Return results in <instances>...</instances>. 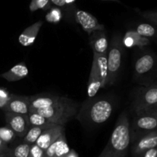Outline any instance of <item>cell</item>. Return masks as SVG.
Wrapping results in <instances>:
<instances>
[{"label":"cell","mask_w":157,"mask_h":157,"mask_svg":"<svg viewBox=\"0 0 157 157\" xmlns=\"http://www.w3.org/2000/svg\"><path fill=\"white\" fill-rule=\"evenodd\" d=\"M100 89H101V79H100L99 74L97 70L95 64L93 62L91 69H90V76H89L88 86H87L88 97H90V98L94 97Z\"/></svg>","instance_id":"d6986e66"},{"label":"cell","mask_w":157,"mask_h":157,"mask_svg":"<svg viewBox=\"0 0 157 157\" xmlns=\"http://www.w3.org/2000/svg\"><path fill=\"white\" fill-rule=\"evenodd\" d=\"M75 20L89 35L95 31L105 29L104 25L101 24L94 15L86 11L77 10L75 12Z\"/></svg>","instance_id":"9c48e42d"},{"label":"cell","mask_w":157,"mask_h":157,"mask_svg":"<svg viewBox=\"0 0 157 157\" xmlns=\"http://www.w3.org/2000/svg\"><path fill=\"white\" fill-rule=\"evenodd\" d=\"M28 119H29L30 127L32 126H46L54 124L50 120L41 115L36 111H29V114H28Z\"/></svg>","instance_id":"44dd1931"},{"label":"cell","mask_w":157,"mask_h":157,"mask_svg":"<svg viewBox=\"0 0 157 157\" xmlns=\"http://www.w3.org/2000/svg\"><path fill=\"white\" fill-rule=\"evenodd\" d=\"M28 74H29V69L25 63L21 62L14 66L9 71L0 75V77L9 82H16L25 78Z\"/></svg>","instance_id":"9a60e30c"},{"label":"cell","mask_w":157,"mask_h":157,"mask_svg":"<svg viewBox=\"0 0 157 157\" xmlns=\"http://www.w3.org/2000/svg\"><path fill=\"white\" fill-rule=\"evenodd\" d=\"M10 96L11 94H9L7 89L0 88V109H3L6 106Z\"/></svg>","instance_id":"83f0119b"},{"label":"cell","mask_w":157,"mask_h":157,"mask_svg":"<svg viewBox=\"0 0 157 157\" xmlns=\"http://www.w3.org/2000/svg\"><path fill=\"white\" fill-rule=\"evenodd\" d=\"M50 1L51 2H52L58 7H64L65 6H67L65 0H50Z\"/></svg>","instance_id":"1f68e13d"},{"label":"cell","mask_w":157,"mask_h":157,"mask_svg":"<svg viewBox=\"0 0 157 157\" xmlns=\"http://www.w3.org/2000/svg\"><path fill=\"white\" fill-rule=\"evenodd\" d=\"M29 111H36L54 124L64 126L78 114L79 105L67 97L39 95L29 97Z\"/></svg>","instance_id":"6da1fadb"},{"label":"cell","mask_w":157,"mask_h":157,"mask_svg":"<svg viewBox=\"0 0 157 157\" xmlns=\"http://www.w3.org/2000/svg\"><path fill=\"white\" fill-rule=\"evenodd\" d=\"M139 157H157V149L156 147L152 148L149 150L146 151Z\"/></svg>","instance_id":"4dcf8cb0"},{"label":"cell","mask_w":157,"mask_h":157,"mask_svg":"<svg viewBox=\"0 0 157 157\" xmlns=\"http://www.w3.org/2000/svg\"><path fill=\"white\" fill-rule=\"evenodd\" d=\"M9 147L8 146V143H5L3 140L0 139V153L3 155H6L7 157L8 151H9Z\"/></svg>","instance_id":"f546056e"},{"label":"cell","mask_w":157,"mask_h":157,"mask_svg":"<svg viewBox=\"0 0 157 157\" xmlns=\"http://www.w3.org/2000/svg\"><path fill=\"white\" fill-rule=\"evenodd\" d=\"M51 8L50 0H32L29 5V9L31 12H35L38 9L47 10Z\"/></svg>","instance_id":"cb8c5ba5"},{"label":"cell","mask_w":157,"mask_h":157,"mask_svg":"<svg viewBox=\"0 0 157 157\" xmlns=\"http://www.w3.org/2000/svg\"><path fill=\"white\" fill-rule=\"evenodd\" d=\"M64 157H78V154L75 152V151L70 150Z\"/></svg>","instance_id":"d6a6232c"},{"label":"cell","mask_w":157,"mask_h":157,"mask_svg":"<svg viewBox=\"0 0 157 157\" xmlns=\"http://www.w3.org/2000/svg\"><path fill=\"white\" fill-rule=\"evenodd\" d=\"M2 109L5 112H13L27 115L30 110L29 97L11 94L9 102Z\"/></svg>","instance_id":"8fae6325"},{"label":"cell","mask_w":157,"mask_h":157,"mask_svg":"<svg viewBox=\"0 0 157 157\" xmlns=\"http://www.w3.org/2000/svg\"><path fill=\"white\" fill-rule=\"evenodd\" d=\"M54 125V124H53ZM52 126V125H51ZM50 126H32L29 128V131L27 133L25 134L24 137H23V143H27V144L32 145L35 143L38 137L41 134V132L49 127Z\"/></svg>","instance_id":"ffe728a7"},{"label":"cell","mask_w":157,"mask_h":157,"mask_svg":"<svg viewBox=\"0 0 157 157\" xmlns=\"http://www.w3.org/2000/svg\"><path fill=\"white\" fill-rule=\"evenodd\" d=\"M131 152L133 157H139L144 152L157 146V132L152 131L147 134L140 135L137 139L132 142Z\"/></svg>","instance_id":"ba28073f"},{"label":"cell","mask_w":157,"mask_h":157,"mask_svg":"<svg viewBox=\"0 0 157 157\" xmlns=\"http://www.w3.org/2000/svg\"><path fill=\"white\" fill-rule=\"evenodd\" d=\"M5 118L7 126L15 132V135L18 137H24L30 128L28 115L6 112Z\"/></svg>","instance_id":"52a82bcc"},{"label":"cell","mask_w":157,"mask_h":157,"mask_svg":"<svg viewBox=\"0 0 157 157\" xmlns=\"http://www.w3.org/2000/svg\"><path fill=\"white\" fill-rule=\"evenodd\" d=\"M62 18V13L61 9L58 8H52L46 15V21L50 23H58Z\"/></svg>","instance_id":"d4e9b609"},{"label":"cell","mask_w":157,"mask_h":157,"mask_svg":"<svg viewBox=\"0 0 157 157\" xmlns=\"http://www.w3.org/2000/svg\"><path fill=\"white\" fill-rule=\"evenodd\" d=\"M44 151L41 149L35 143L32 144L30 146V150L28 157H43Z\"/></svg>","instance_id":"4316f807"},{"label":"cell","mask_w":157,"mask_h":157,"mask_svg":"<svg viewBox=\"0 0 157 157\" xmlns=\"http://www.w3.org/2000/svg\"><path fill=\"white\" fill-rule=\"evenodd\" d=\"M64 133V126L54 124L41 132L37 141L35 142V144L39 146L41 149L45 151L51 144H52L60 135Z\"/></svg>","instance_id":"30bf717a"},{"label":"cell","mask_w":157,"mask_h":157,"mask_svg":"<svg viewBox=\"0 0 157 157\" xmlns=\"http://www.w3.org/2000/svg\"><path fill=\"white\" fill-rule=\"evenodd\" d=\"M104 1H112V2H121L119 0H104Z\"/></svg>","instance_id":"e575fe53"},{"label":"cell","mask_w":157,"mask_h":157,"mask_svg":"<svg viewBox=\"0 0 157 157\" xmlns=\"http://www.w3.org/2000/svg\"><path fill=\"white\" fill-rule=\"evenodd\" d=\"M42 25V21H38L26 28L18 37V42L20 44L23 46H32L36 39L37 35Z\"/></svg>","instance_id":"5bb4252c"},{"label":"cell","mask_w":157,"mask_h":157,"mask_svg":"<svg viewBox=\"0 0 157 157\" xmlns=\"http://www.w3.org/2000/svg\"><path fill=\"white\" fill-rule=\"evenodd\" d=\"M155 64L154 56L151 53H146L140 56L135 63V71L140 75L150 72Z\"/></svg>","instance_id":"ac0fdd59"},{"label":"cell","mask_w":157,"mask_h":157,"mask_svg":"<svg viewBox=\"0 0 157 157\" xmlns=\"http://www.w3.org/2000/svg\"><path fill=\"white\" fill-rule=\"evenodd\" d=\"M70 151L66 140L65 134L60 135L44 151V157H64Z\"/></svg>","instance_id":"4fadbf2b"},{"label":"cell","mask_w":157,"mask_h":157,"mask_svg":"<svg viewBox=\"0 0 157 157\" xmlns=\"http://www.w3.org/2000/svg\"><path fill=\"white\" fill-rule=\"evenodd\" d=\"M30 146L31 145L23 143L13 148H9L7 157H28Z\"/></svg>","instance_id":"7402d4cb"},{"label":"cell","mask_w":157,"mask_h":157,"mask_svg":"<svg viewBox=\"0 0 157 157\" xmlns=\"http://www.w3.org/2000/svg\"><path fill=\"white\" fill-rule=\"evenodd\" d=\"M157 88L156 85L138 89L133 101V109L136 115L156 112Z\"/></svg>","instance_id":"5b68a950"},{"label":"cell","mask_w":157,"mask_h":157,"mask_svg":"<svg viewBox=\"0 0 157 157\" xmlns=\"http://www.w3.org/2000/svg\"><path fill=\"white\" fill-rule=\"evenodd\" d=\"M140 12L142 16H144V18H146L147 19L150 20V21L153 22L155 25L156 24V18H157V14L156 12H150V11H148V12Z\"/></svg>","instance_id":"f1b7e54d"},{"label":"cell","mask_w":157,"mask_h":157,"mask_svg":"<svg viewBox=\"0 0 157 157\" xmlns=\"http://www.w3.org/2000/svg\"><path fill=\"white\" fill-rule=\"evenodd\" d=\"M16 136L15 132L9 127V126H3L0 127V139L6 143H9L13 141L15 137Z\"/></svg>","instance_id":"484cf974"},{"label":"cell","mask_w":157,"mask_h":157,"mask_svg":"<svg viewBox=\"0 0 157 157\" xmlns=\"http://www.w3.org/2000/svg\"><path fill=\"white\" fill-rule=\"evenodd\" d=\"M90 45L94 54H107L108 49V40L105 31L98 30L90 35Z\"/></svg>","instance_id":"7c38bea8"},{"label":"cell","mask_w":157,"mask_h":157,"mask_svg":"<svg viewBox=\"0 0 157 157\" xmlns=\"http://www.w3.org/2000/svg\"><path fill=\"white\" fill-rule=\"evenodd\" d=\"M113 110V103L110 99L92 97L84 103L76 117L84 125L100 126L108 120Z\"/></svg>","instance_id":"3957f363"},{"label":"cell","mask_w":157,"mask_h":157,"mask_svg":"<svg viewBox=\"0 0 157 157\" xmlns=\"http://www.w3.org/2000/svg\"><path fill=\"white\" fill-rule=\"evenodd\" d=\"M93 62L95 64L100 79H101V88L106 86L107 78V54L98 55L94 53Z\"/></svg>","instance_id":"e0dca14e"},{"label":"cell","mask_w":157,"mask_h":157,"mask_svg":"<svg viewBox=\"0 0 157 157\" xmlns=\"http://www.w3.org/2000/svg\"><path fill=\"white\" fill-rule=\"evenodd\" d=\"M135 31L141 36L147 37V38L153 37L156 34L155 28L152 25L148 24V23H140L138 25Z\"/></svg>","instance_id":"603a6c76"},{"label":"cell","mask_w":157,"mask_h":157,"mask_svg":"<svg viewBox=\"0 0 157 157\" xmlns=\"http://www.w3.org/2000/svg\"><path fill=\"white\" fill-rule=\"evenodd\" d=\"M130 144V121L126 111L120 115L107 146L98 157H127Z\"/></svg>","instance_id":"7a4b0ae2"},{"label":"cell","mask_w":157,"mask_h":157,"mask_svg":"<svg viewBox=\"0 0 157 157\" xmlns=\"http://www.w3.org/2000/svg\"><path fill=\"white\" fill-rule=\"evenodd\" d=\"M150 41L148 38L141 36L135 30H130L126 32L122 40V44L127 48L133 46L144 47L150 44Z\"/></svg>","instance_id":"2e32d148"},{"label":"cell","mask_w":157,"mask_h":157,"mask_svg":"<svg viewBox=\"0 0 157 157\" xmlns=\"http://www.w3.org/2000/svg\"><path fill=\"white\" fill-rule=\"evenodd\" d=\"M157 112L138 114L130 126V142H133L140 135L156 130Z\"/></svg>","instance_id":"8992f818"},{"label":"cell","mask_w":157,"mask_h":157,"mask_svg":"<svg viewBox=\"0 0 157 157\" xmlns=\"http://www.w3.org/2000/svg\"><path fill=\"white\" fill-rule=\"evenodd\" d=\"M75 1H76V0H65V2L67 6H69V5L73 4Z\"/></svg>","instance_id":"836d02e7"},{"label":"cell","mask_w":157,"mask_h":157,"mask_svg":"<svg viewBox=\"0 0 157 157\" xmlns=\"http://www.w3.org/2000/svg\"><path fill=\"white\" fill-rule=\"evenodd\" d=\"M121 37L113 35L110 47L107 49V78L106 86H111L114 83L119 73L122 62L123 46Z\"/></svg>","instance_id":"277c9868"},{"label":"cell","mask_w":157,"mask_h":157,"mask_svg":"<svg viewBox=\"0 0 157 157\" xmlns=\"http://www.w3.org/2000/svg\"><path fill=\"white\" fill-rule=\"evenodd\" d=\"M43 157H44V155H43Z\"/></svg>","instance_id":"8d00e7d4"},{"label":"cell","mask_w":157,"mask_h":157,"mask_svg":"<svg viewBox=\"0 0 157 157\" xmlns=\"http://www.w3.org/2000/svg\"><path fill=\"white\" fill-rule=\"evenodd\" d=\"M0 157H6V155H2L1 153H0Z\"/></svg>","instance_id":"d590c367"}]
</instances>
